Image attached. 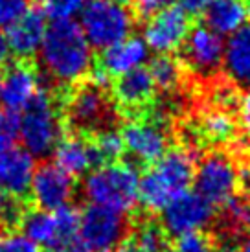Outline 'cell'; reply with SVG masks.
<instances>
[{
    "instance_id": "obj_1",
    "label": "cell",
    "mask_w": 250,
    "mask_h": 252,
    "mask_svg": "<svg viewBox=\"0 0 250 252\" xmlns=\"http://www.w3.org/2000/svg\"><path fill=\"white\" fill-rule=\"evenodd\" d=\"M41 63L54 92L91 77L94 57L81 26L74 21L52 22L41 44Z\"/></svg>"
},
{
    "instance_id": "obj_2",
    "label": "cell",
    "mask_w": 250,
    "mask_h": 252,
    "mask_svg": "<svg viewBox=\"0 0 250 252\" xmlns=\"http://www.w3.org/2000/svg\"><path fill=\"white\" fill-rule=\"evenodd\" d=\"M64 134L94 138L118 129L124 122L107 85L87 77L68 89L56 92Z\"/></svg>"
},
{
    "instance_id": "obj_3",
    "label": "cell",
    "mask_w": 250,
    "mask_h": 252,
    "mask_svg": "<svg viewBox=\"0 0 250 252\" xmlns=\"http://www.w3.org/2000/svg\"><path fill=\"white\" fill-rule=\"evenodd\" d=\"M195 155L186 147H169L167 153L142 171L138 184V201L144 210L156 214L164 210L173 197L186 191L195 179Z\"/></svg>"
},
{
    "instance_id": "obj_4",
    "label": "cell",
    "mask_w": 250,
    "mask_h": 252,
    "mask_svg": "<svg viewBox=\"0 0 250 252\" xmlns=\"http://www.w3.org/2000/svg\"><path fill=\"white\" fill-rule=\"evenodd\" d=\"M140 169L129 160H116L92 169L83 184L85 197L96 206L129 214L138 203Z\"/></svg>"
},
{
    "instance_id": "obj_5",
    "label": "cell",
    "mask_w": 250,
    "mask_h": 252,
    "mask_svg": "<svg viewBox=\"0 0 250 252\" xmlns=\"http://www.w3.org/2000/svg\"><path fill=\"white\" fill-rule=\"evenodd\" d=\"M64 134L59 112V101L54 91L39 87L21 118L22 144L31 157L44 158L54 153Z\"/></svg>"
},
{
    "instance_id": "obj_6",
    "label": "cell",
    "mask_w": 250,
    "mask_h": 252,
    "mask_svg": "<svg viewBox=\"0 0 250 252\" xmlns=\"http://www.w3.org/2000/svg\"><path fill=\"white\" fill-rule=\"evenodd\" d=\"M197 193L214 208L226 204L241 191V166L226 149H208L195 169Z\"/></svg>"
},
{
    "instance_id": "obj_7",
    "label": "cell",
    "mask_w": 250,
    "mask_h": 252,
    "mask_svg": "<svg viewBox=\"0 0 250 252\" xmlns=\"http://www.w3.org/2000/svg\"><path fill=\"white\" fill-rule=\"evenodd\" d=\"M181 63L184 64L189 79L201 89L212 83L222 74V57H224V42L221 35L202 26H195L182 42Z\"/></svg>"
},
{
    "instance_id": "obj_8",
    "label": "cell",
    "mask_w": 250,
    "mask_h": 252,
    "mask_svg": "<svg viewBox=\"0 0 250 252\" xmlns=\"http://www.w3.org/2000/svg\"><path fill=\"white\" fill-rule=\"evenodd\" d=\"M131 11L112 0H89L81 11V30L94 48L105 50L129 37Z\"/></svg>"
},
{
    "instance_id": "obj_9",
    "label": "cell",
    "mask_w": 250,
    "mask_h": 252,
    "mask_svg": "<svg viewBox=\"0 0 250 252\" xmlns=\"http://www.w3.org/2000/svg\"><path fill=\"white\" fill-rule=\"evenodd\" d=\"M122 140L125 146V153L132 157L125 158L132 166L140 169V173L158 162L169 149V144L173 142V133L166 127L155 124L149 118H136L125 122L122 126Z\"/></svg>"
},
{
    "instance_id": "obj_10",
    "label": "cell",
    "mask_w": 250,
    "mask_h": 252,
    "mask_svg": "<svg viewBox=\"0 0 250 252\" xmlns=\"http://www.w3.org/2000/svg\"><path fill=\"white\" fill-rule=\"evenodd\" d=\"M131 219L124 214L92 204L85 208L79 223V238L91 252H111L129 236Z\"/></svg>"
},
{
    "instance_id": "obj_11",
    "label": "cell",
    "mask_w": 250,
    "mask_h": 252,
    "mask_svg": "<svg viewBox=\"0 0 250 252\" xmlns=\"http://www.w3.org/2000/svg\"><path fill=\"white\" fill-rule=\"evenodd\" d=\"M109 91L124 122L142 118L156 98L153 77L149 74V68L144 66L112 77Z\"/></svg>"
},
{
    "instance_id": "obj_12",
    "label": "cell",
    "mask_w": 250,
    "mask_h": 252,
    "mask_svg": "<svg viewBox=\"0 0 250 252\" xmlns=\"http://www.w3.org/2000/svg\"><path fill=\"white\" fill-rule=\"evenodd\" d=\"M214 206L204 201L199 193L182 191L181 195L173 197L164 206L162 224L169 238H179L191 230H201L202 226L212 223Z\"/></svg>"
},
{
    "instance_id": "obj_13",
    "label": "cell",
    "mask_w": 250,
    "mask_h": 252,
    "mask_svg": "<svg viewBox=\"0 0 250 252\" xmlns=\"http://www.w3.org/2000/svg\"><path fill=\"white\" fill-rule=\"evenodd\" d=\"M76 193V181L59 166L44 162L33 173L31 181V204L39 210L56 212L70 204Z\"/></svg>"
},
{
    "instance_id": "obj_14",
    "label": "cell",
    "mask_w": 250,
    "mask_h": 252,
    "mask_svg": "<svg viewBox=\"0 0 250 252\" xmlns=\"http://www.w3.org/2000/svg\"><path fill=\"white\" fill-rule=\"evenodd\" d=\"M147 59V44L138 37H127L124 41L105 48L94 61V70L91 77L97 83H111L112 77H118L129 70L142 66Z\"/></svg>"
},
{
    "instance_id": "obj_15",
    "label": "cell",
    "mask_w": 250,
    "mask_h": 252,
    "mask_svg": "<svg viewBox=\"0 0 250 252\" xmlns=\"http://www.w3.org/2000/svg\"><path fill=\"white\" fill-rule=\"evenodd\" d=\"M191 32V17L181 6H169L146 22L144 39L160 54H171L182 46Z\"/></svg>"
},
{
    "instance_id": "obj_16",
    "label": "cell",
    "mask_w": 250,
    "mask_h": 252,
    "mask_svg": "<svg viewBox=\"0 0 250 252\" xmlns=\"http://www.w3.org/2000/svg\"><path fill=\"white\" fill-rule=\"evenodd\" d=\"M41 74L33 61L17 59L6 68L2 76V89H0V101L4 103L6 111L19 112L24 111L35 92L39 89Z\"/></svg>"
},
{
    "instance_id": "obj_17",
    "label": "cell",
    "mask_w": 250,
    "mask_h": 252,
    "mask_svg": "<svg viewBox=\"0 0 250 252\" xmlns=\"http://www.w3.org/2000/svg\"><path fill=\"white\" fill-rule=\"evenodd\" d=\"M46 30V15L41 9H28L7 28L6 39L11 54L22 61H33L35 54L41 50Z\"/></svg>"
},
{
    "instance_id": "obj_18",
    "label": "cell",
    "mask_w": 250,
    "mask_h": 252,
    "mask_svg": "<svg viewBox=\"0 0 250 252\" xmlns=\"http://www.w3.org/2000/svg\"><path fill=\"white\" fill-rule=\"evenodd\" d=\"M33 173V157L26 149L11 146L0 151V191L28 199Z\"/></svg>"
},
{
    "instance_id": "obj_19",
    "label": "cell",
    "mask_w": 250,
    "mask_h": 252,
    "mask_svg": "<svg viewBox=\"0 0 250 252\" xmlns=\"http://www.w3.org/2000/svg\"><path fill=\"white\" fill-rule=\"evenodd\" d=\"M54 158L56 166H59L74 179L101 166L94 142L91 138L74 134H62V138L54 149Z\"/></svg>"
},
{
    "instance_id": "obj_20",
    "label": "cell",
    "mask_w": 250,
    "mask_h": 252,
    "mask_svg": "<svg viewBox=\"0 0 250 252\" xmlns=\"http://www.w3.org/2000/svg\"><path fill=\"white\" fill-rule=\"evenodd\" d=\"M131 228L125 241H129L138 252H167L169 251V234L166 232L162 221L147 210L131 214Z\"/></svg>"
},
{
    "instance_id": "obj_21",
    "label": "cell",
    "mask_w": 250,
    "mask_h": 252,
    "mask_svg": "<svg viewBox=\"0 0 250 252\" xmlns=\"http://www.w3.org/2000/svg\"><path fill=\"white\" fill-rule=\"evenodd\" d=\"M222 74L239 87H250V26H241L226 42L222 57Z\"/></svg>"
},
{
    "instance_id": "obj_22",
    "label": "cell",
    "mask_w": 250,
    "mask_h": 252,
    "mask_svg": "<svg viewBox=\"0 0 250 252\" xmlns=\"http://www.w3.org/2000/svg\"><path fill=\"white\" fill-rule=\"evenodd\" d=\"M149 74L153 77L155 87L162 94H177L182 91H189V76L179 57L171 54H160L151 61Z\"/></svg>"
},
{
    "instance_id": "obj_23",
    "label": "cell",
    "mask_w": 250,
    "mask_h": 252,
    "mask_svg": "<svg viewBox=\"0 0 250 252\" xmlns=\"http://www.w3.org/2000/svg\"><path fill=\"white\" fill-rule=\"evenodd\" d=\"M247 15L243 0H212L204 11V21L217 35H226L243 26Z\"/></svg>"
},
{
    "instance_id": "obj_24",
    "label": "cell",
    "mask_w": 250,
    "mask_h": 252,
    "mask_svg": "<svg viewBox=\"0 0 250 252\" xmlns=\"http://www.w3.org/2000/svg\"><path fill=\"white\" fill-rule=\"evenodd\" d=\"M21 230L24 232V236L31 239L33 243L50 249L56 238V219L54 214H50L46 210H39L33 204L30 206V210L26 212V216L21 223Z\"/></svg>"
},
{
    "instance_id": "obj_25",
    "label": "cell",
    "mask_w": 250,
    "mask_h": 252,
    "mask_svg": "<svg viewBox=\"0 0 250 252\" xmlns=\"http://www.w3.org/2000/svg\"><path fill=\"white\" fill-rule=\"evenodd\" d=\"M30 201L28 199H21V197L9 195L0 191V226L11 234L17 228H21V223L26 212L30 210Z\"/></svg>"
},
{
    "instance_id": "obj_26",
    "label": "cell",
    "mask_w": 250,
    "mask_h": 252,
    "mask_svg": "<svg viewBox=\"0 0 250 252\" xmlns=\"http://www.w3.org/2000/svg\"><path fill=\"white\" fill-rule=\"evenodd\" d=\"M175 252H214V239L210 232L191 230L177 238Z\"/></svg>"
},
{
    "instance_id": "obj_27",
    "label": "cell",
    "mask_w": 250,
    "mask_h": 252,
    "mask_svg": "<svg viewBox=\"0 0 250 252\" xmlns=\"http://www.w3.org/2000/svg\"><path fill=\"white\" fill-rule=\"evenodd\" d=\"M89 0H48L46 2V13L54 21H70L74 15L83 11Z\"/></svg>"
},
{
    "instance_id": "obj_28",
    "label": "cell",
    "mask_w": 250,
    "mask_h": 252,
    "mask_svg": "<svg viewBox=\"0 0 250 252\" xmlns=\"http://www.w3.org/2000/svg\"><path fill=\"white\" fill-rule=\"evenodd\" d=\"M171 6V0H131V15L138 22L151 21L155 15Z\"/></svg>"
},
{
    "instance_id": "obj_29",
    "label": "cell",
    "mask_w": 250,
    "mask_h": 252,
    "mask_svg": "<svg viewBox=\"0 0 250 252\" xmlns=\"http://www.w3.org/2000/svg\"><path fill=\"white\" fill-rule=\"evenodd\" d=\"M28 11V0H0V30L9 28Z\"/></svg>"
},
{
    "instance_id": "obj_30",
    "label": "cell",
    "mask_w": 250,
    "mask_h": 252,
    "mask_svg": "<svg viewBox=\"0 0 250 252\" xmlns=\"http://www.w3.org/2000/svg\"><path fill=\"white\" fill-rule=\"evenodd\" d=\"M0 252H41V249L26 236L11 232L0 238Z\"/></svg>"
},
{
    "instance_id": "obj_31",
    "label": "cell",
    "mask_w": 250,
    "mask_h": 252,
    "mask_svg": "<svg viewBox=\"0 0 250 252\" xmlns=\"http://www.w3.org/2000/svg\"><path fill=\"white\" fill-rule=\"evenodd\" d=\"M236 118H237V124H239L241 133L250 138V92L241 94L239 105H237Z\"/></svg>"
},
{
    "instance_id": "obj_32",
    "label": "cell",
    "mask_w": 250,
    "mask_h": 252,
    "mask_svg": "<svg viewBox=\"0 0 250 252\" xmlns=\"http://www.w3.org/2000/svg\"><path fill=\"white\" fill-rule=\"evenodd\" d=\"M179 2H181V7L189 17H195V15L204 13L212 0H179Z\"/></svg>"
},
{
    "instance_id": "obj_33",
    "label": "cell",
    "mask_w": 250,
    "mask_h": 252,
    "mask_svg": "<svg viewBox=\"0 0 250 252\" xmlns=\"http://www.w3.org/2000/svg\"><path fill=\"white\" fill-rule=\"evenodd\" d=\"M9 54H11V50H9L7 39H6V35L0 32V66L7 63V59H9Z\"/></svg>"
},
{
    "instance_id": "obj_34",
    "label": "cell",
    "mask_w": 250,
    "mask_h": 252,
    "mask_svg": "<svg viewBox=\"0 0 250 252\" xmlns=\"http://www.w3.org/2000/svg\"><path fill=\"white\" fill-rule=\"evenodd\" d=\"M241 191L250 195V164L241 166Z\"/></svg>"
},
{
    "instance_id": "obj_35",
    "label": "cell",
    "mask_w": 250,
    "mask_h": 252,
    "mask_svg": "<svg viewBox=\"0 0 250 252\" xmlns=\"http://www.w3.org/2000/svg\"><path fill=\"white\" fill-rule=\"evenodd\" d=\"M239 252H250V239H247L243 243V247H241V251Z\"/></svg>"
},
{
    "instance_id": "obj_36",
    "label": "cell",
    "mask_w": 250,
    "mask_h": 252,
    "mask_svg": "<svg viewBox=\"0 0 250 252\" xmlns=\"http://www.w3.org/2000/svg\"><path fill=\"white\" fill-rule=\"evenodd\" d=\"M112 2H118V4H124L125 6V4H127V2H131V0H112Z\"/></svg>"
},
{
    "instance_id": "obj_37",
    "label": "cell",
    "mask_w": 250,
    "mask_h": 252,
    "mask_svg": "<svg viewBox=\"0 0 250 252\" xmlns=\"http://www.w3.org/2000/svg\"><path fill=\"white\" fill-rule=\"evenodd\" d=\"M35 2H39V4H42V2H48V0H35Z\"/></svg>"
},
{
    "instance_id": "obj_38",
    "label": "cell",
    "mask_w": 250,
    "mask_h": 252,
    "mask_svg": "<svg viewBox=\"0 0 250 252\" xmlns=\"http://www.w3.org/2000/svg\"><path fill=\"white\" fill-rule=\"evenodd\" d=\"M0 89H2V76H0Z\"/></svg>"
},
{
    "instance_id": "obj_39",
    "label": "cell",
    "mask_w": 250,
    "mask_h": 252,
    "mask_svg": "<svg viewBox=\"0 0 250 252\" xmlns=\"http://www.w3.org/2000/svg\"><path fill=\"white\" fill-rule=\"evenodd\" d=\"M167 252H171V251H167Z\"/></svg>"
},
{
    "instance_id": "obj_40",
    "label": "cell",
    "mask_w": 250,
    "mask_h": 252,
    "mask_svg": "<svg viewBox=\"0 0 250 252\" xmlns=\"http://www.w3.org/2000/svg\"><path fill=\"white\" fill-rule=\"evenodd\" d=\"M249 13H250V11H249Z\"/></svg>"
}]
</instances>
